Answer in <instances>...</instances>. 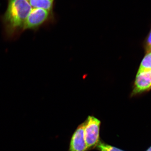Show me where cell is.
<instances>
[{"instance_id":"cell-1","label":"cell","mask_w":151,"mask_h":151,"mask_svg":"<svg viewBox=\"0 0 151 151\" xmlns=\"http://www.w3.org/2000/svg\"><path fill=\"white\" fill-rule=\"evenodd\" d=\"M32 9L27 0H9L2 20L4 35L6 39H16L24 32L25 22Z\"/></svg>"},{"instance_id":"cell-2","label":"cell","mask_w":151,"mask_h":151,"mask_svg":"<svg viewBox=\"0 0 151 151\" xmlns=\"http://www.w3.org/2000/svg\"><path fill=\"white\" fill-rule=\"evenodd\" d=\"M84 135L87 151L96 148L100 142L101 121L93 116H89L84 121Z\"/></svg>"},{"instance_id":"cell-3","label":"cell","mask_w":151,"mask_h":151,"mask_svg":"<svg viewBox=\"0 0 151 151\" xmlns=\"http://www.w3.org/2000/svg\"><path fill=\"white\" fill-rule=\"evenodd\" d=\"M151 90V70L137 71L132 86L130 97L146 94Z\"/></svg>"},{"instance_id":"cell-4","label":"cell","mask_w":151,"mask_h":151,"mask_svg":"<svg viewBox=\"0 0 151 151\" xmlns=\"http://www.w3.org/2000/svg\"><path fill=\"white\" fill-rule=\"evenodd\" d=\"M50 12L42 9H32L25 22L24 31L28 29L37 30L48 20Z\"/></svg>"},{"instance_id":"cell-5","label":"cell","mask_w":151,"mask_h":151,"mask_svg":"<svg viewBox=\"0 0 151 151\" xmlns=\"http://www.w3.org/2000/svg\"><path fill=\"white\" fill-rule=\"evenodd\" d=\"M84 122L77 127L70 139L68 151H87L84 135Z\"/></svg>"},{"instance_id":"cell-6","label":"cell","mask_w":151,"mask_h":151,"mask_svg":"<svg viewBox=\"0 0 151 151\" xmlns=\"http://www.w3.org/2000/svg\"><path fill=\"white\" fill-rule=\"evenodd\" d=\"M34 9H41L50 12L53 6V0H27Z\"/></svg>"},{"instance_id":"cell-7","label":"cell","mask_w":151,"mask_h":151,"mask_svg":"<svg viewBox=\"0 0 151 151\" xmlns=\"http://www.w3.org/2000/svg\"><path fill=\"white\" fill-rule=\"evenodd\" d=\"M137 71L151 70V51L145 52Z\"/></svg>"},{"instance_id":"cell-8","label":"cell","mask_w":151,"mask_h":151,"mask_svg":"<svg viewBox=\"0 0 151 151\" xmlns=\"http://www.w3.org/2000/svg\"><path fill=\"white\" fill-rule=\"evenodd\" d=\"M99 151H125L100 140L95 148Z\"/></svg>"},{"instance_id":"cell-9","label":"cell","mask_w":151,"mask_h":151,"mask_svg":"<svg viewBox=\"0 0 151 151\" xmlns=\"http://www.w3.org/2000/svg\"><path fill=\"white\" fill-rule=\"evenodd\" d=\"M142 47L145 52L151 51V24L148 33L143 41Z\"/></svg>"},{"instance_id":"cell-10","label":"cell","mask_w":151,"mask_h":151,"mask_svg":"<svg viewBox=\"0 0 151 151\" xmlns=\"http://www.w3.org/2000/svg\"><path fill=\"white\" fill-rule=\"evenodd\" d=\"M146 151H151V146Z\"/></svg>"}]
</instances>
